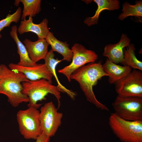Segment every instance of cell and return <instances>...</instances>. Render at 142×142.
I'll use <instances>...</instances> for the list:
<instances>
[{
	"mask_svg": "<svg viewBox=\"0 0 142 142\" xmlns=\"http://www.w3.org/2000/svg\"><path fill=\"white\" fill-rule=\"evenodd\" d=\"M104 76H108V75L104 71L100 61L80 67L72 73L70 79L78 83L88 101L99 109L109 111L105 105L97 99L93 91V88L98 81Z\"/></svg>",
	"mask_w": 142,
	"mask_h": 142,
	"instance_id": "cell-1",
	"label": "cell"
},
{
	"mask_svg": "<svg viewBox=\"0 0 142 142\" xmlns=\"http://www.w3.org/2000/svg\"><path fill=\"white\" fill-rule=\"evenodd\" d=\"M29 81L23 73L11 69L4 64L0 65V94L6 95L13 107L29 102L28 97L22 93V83Z\"/></svg>",
	"mask_w": 142,
	"mask_h": 142,
	"instance_id": "cell-2",
	"label": "cell"
},
{
	"mask_svg": "<svg viewBox=\"0 0 142 142\" xmlns=\"http://www.w3.org/2000/svg\"><path fill=\"white\" fill-rule=\"evenodd\" d=\"M23 87V94L27 95L29 99L27 104L28 107L38 109L42 104H38V101L45 100V97L49 93L53 94L58 102V109L60 106L61 91L59 89L44 78L23 82L22 83Z\"/></svg>",
	"mask_w": 142,
	"mask_h": 142,
	"instance_id": "cell-3",
	"label": "cell"
},
{
	"mask_svg": "<svg viewBox=\"0 0 142 142\" xmlns=\"http://www.w3.org/2000/svg\"><path fill=\"white\" fill-rule=\"evenodd\" d=\"M109 124L114 134L122 142H142V121L124 120L111 113Z\"/></svg>",
	"mask_w": 142,
	"mask_h": 142,
	"instance_id": "cell-4",
	"label": "cell"
},
{
	"mask_svg": "<svg viewBox=\"0 0 142 142\" xmlns=\"http://www.w3.org/2000/svg\"><path fill=\"white\" fill-rule=\"evenodd\" d=\"M112 105L114 113L120 118L130 121H142V97L118 95Z\"/></svg>",
	"mask_w": 142,
	"mask_h": 142,
	"instance_id": "cell-5",
	"label": "cell"
},
{
	"mask_svg": "<svg viewBox=\"0 0 142 142\" xmlns=\"http://www.w3.org/2000/svg\"><path fill=\"white\" fill-rule=\"evenodd\" d=\"M37 109L28 107L20 110L17 114V119L21 134L26 139L36 140L42 133Z\"/></svg>",
	"mask_w": 142,
	"mask_h": 142,
	"instance_id": "cell-6",
	"label": "cell"
},
{
	"mask_svg": "<svg viewBox=\"0 0 142 142\" xmlns=\"http://www.w3.org/2000/svg\"><path fill=\"white\" fill-rule=\"evenodd\" d=\"M71 49L73 53L71 62L58 70L59 73L65 76L69 82L71 81L70 76L75 70L87 63L95 62L98 59V55L94 51L87 49L82 44L75 43Z\"/></svg>",
	"mask_w": 142,
	"mask_h": 142,
	"instance_id": "cell-7",
	"label": "cell"
},
{
	"mask_svg": "<svg viewBox=\"0 0 142 142\" xmlns=\"http://www.w3.org/2000/svg\"><path fill=\"white\" fill-rule=\"evenodd\" d=\"M63 116L52 102L45 103L41 107L39 113L42 132L50 137L54 136L61 124Z\"/></svg>",
	"mask_w": 142,
	"mask_h": 142,
	"instance_id": "cell-8",
	"label": "cell"
},
{
	"mask_svg": "<svg viewBox=\"0 0 142 142\" xmlns=\"http://www.w3.org/2000/svg\"><path fill=\"white\" fill-rule=\"evenodd\" d=\"M115 85L118 95L142 97V71L133 69L128 75Z\"/></svg>",
	"mask_w": 142,
	"mask_h": 142,
	"instance_id": "cell-9",
	"label": "cell"
},
{
	"mask_svg": "<svg viewBox=\"0 0 142 142\" xmlns=\"http://www.w3.org/2000/svg\"><path fill=\"white\" fill-rule=\"evenodd\" d=\"M8 67L11 69L23 73L30 81L44 78L52 83L53 75L44 64L37 63L33 66L25 67L11 63L9 64Z\"/></svg>",
	"mask_w": 142,
	"mask_h": 142,
	"instance_id": "cell-10",
	"label": "cell"
},
{
	"mask_svg": "<svg viewBox=\"0 0 142 142\" xmlns=\"http://www.w3.org/2000/svg\"><path fill=\"white\" fill-rule=\"evenodd\" d=\"M131 40L126 34L123 33L119 42L115 44L106 45L103 55L107 57L110 61L117 64L123 63V50L130 43Z\"/></svg>",
	"mask_w": 142,
	"mask_h": 142,
	"instance_id": "cell-11",
	"label": "cell"
},
{
	"mask_svg": "<svg viewBox=\"0 0 142 142\" xmlns=\"http://www.w3.org/2000/svg\"><path fill=\"white\" fill-rule=\"evenodd\" d=\"M48 23V20L45 18L39 24H34L33 22L32 17L29 16L28 19H25L21 22L17 31L21 35L32 32L36 34L38 39H45L49 32Z\"/></svg>",
	"mask_w": 142,
	"mask_h": 142,
	"instance_id": "cell-12",
	"label": "cell"
},
{
	"mask_svg": "<svg viewBox=\"0 0 142 142\" xmlns=\"http://www.w3.org/2000/svg\"><path fill=\"white\" fill-rule=\"evenodd\" d=\"M31 60L36 63L42 59H44L47 55L49 45L45 39H39L32 42L27 39L23 41Z\"/></svg>",
	"mask_w": 142,
	"mask_h": 142,
	"instance_id": "cell-13",
	"label": "cell"
},
{
	"mask_svg": "<svg viewBox=\"0 0 142 142\" xmlns=\"http://www.w3.org/2000/svg\"><path fill=\"white\" fill-rule=\"evenodd\" d=\"M105 72L108 75V82L111 84H115L128 75L132 69L127 66L117 65L107 58L102 65Z\"/></svg>",
	"mask_w": 142,
	"mask_h": 142,
	"instance_id": "cell-14",
	"label": "cell"
},
{
	"mask_svg": "<svg viewBox=\"0 0 142 142\" xmlns=\"http://www.w3.org/2000/svg\"><path fill=\"white\" fill-rule=\"evenodd\" d=\"M91 1L95 2L98 8L93 16L87 17L84 20V23L88 26L98 23L100 14L102 11L105 10H117L120 7V2L118 0H94Z\"/></svg>",
	"mask_w": 142,
	"mask_h": 142,
	"instance_id": "cell-15",
	"label": "cell"
},
{
	"mask_svg": "<svg viewBox=\"0 0 142 142\" xmlns=\"http://www.w3.org/2000/svg\"><path fill=\"white\" fill-rule=\"evenodd\" d=\"M45 39L49 45H51V49L53 51L59 53L63 56L62 61H71L73 53L67 41L63 42L58 40L55 37L53 33L50 32Z\"/></svg>",
	"mask_w": 142,
	"mask_h": 142,
	"instance_id": "cell-16",
	"label": "cell"
},
{
	"mask_svg": "<svg viewBox=\"0 0 142 142\" xmlns=\"http://www.w3.org/2000/svg\"><path fill=\"white\" fill-rule=\"evenodd\" d=\"M55 56L54 52L50 49L48 52L44 59L45 60L44 64L50 70L55 78L58 84L57 87L61 92L67 93L72 99L73 100L76 96L75 93L67 89L64 86L60 83L58 78L56 72L55 68L58 64L62 61V60H59L57 58L55 59Z\"/></svg>",
	"mask_w": 142,
	"mask_h": 142,
	"instance_id": "cell-17",
	"label": "cell"
},
{
	"mask_svg": "<svg viewBox=\"0 0 142 142\" xmlns=\"http://www.w3.org/2000/svg\"><path fill=\"white\" fill-rule=\"evenodd\" d=\"M17 28L16 25L12 26L10 34L16 43L17 46V53L20 57L19 61L17 64L18 65L25 67L34 66L37 64L32 61L25 45L19 39L17 35Z\"/></svg>",
	"mask_w": 142,
	"mask_h": 142,
	"instance_id": "cell-18",
	"label": "cell"
},
{
	"mask_svg": "<svg viewBox=\"0 0 142 142\" xmlns=\"http://www.w3.org/2000/svg\"><path fill=\"white\" fill-rule=\"evenodd\" d=\"M23 5V9L21 17L22 21L27 16L32 17L35 16L41 10L40 0H17L14 4L15 6H18L20 2Z\"/></svg>",
	"mask_w": 142,
	"mask_h": 142,
	"instance_id": "cell-19",
	"label": "cell"
},
{
	"mask_svg": "<svg viewBox=\"0 0 142 142\" xmlns=\"http://www.w3.org/2000/svg\"><path fill=\"white\" fill-rule=\"evenodd\" d=\"M135 48L133 43H130L123 50V65L128 66L133 69L142 71V62L138 59L135 55Z\"/></svg>",
	"mask_w": 142,
	"mask_h": 142,
	"instance_id": "cell-20",
	"label": "cell"
},
{
	"mask_svg": "<svg viewBox=\"0 0 142 142\" xmlns=\"http://www.w3.org/2000/svg\"><path fill=\"white\" fill-rule=\"evenodd\" d=\"M122 13L118 16L119 19L123 21L129 16L137 17H142V1H136L135 4L131 5L127 2H125L122 4Z\"/></svg>",
	"mask_w": 142,
	"mask_h": 142,
	"instance_id": "cell-21",
	"label": "cell"
},
{
	"mask_svg": "<svg viewBox=\"0 0 142 142\" xmlns=\"http://www.w3.org/2000/svg\"><path fill=\"white\" fill-rule=\"evenodd\" d=\"M21 8L19 7L14 13H9L5 18L0 21V38L2 37L0 32L4 28L9 27L12 22L17 23L19 21L21 16Z\"/></svg>",
	"mask_w": 142,
	"mask_h": 142,
	"instance_id": "cell-22",
	"label": "cell"
},
{
	"mask_svg": "<svg viewBox=\"0 0 142 142\" xmlns=\"http://www.w3.org/2000/svg\"><path fill=\"white\" fill-rule=\"evenodd\" d=\"M50 137L46 135L44 133H42L36 140L35 142H49Z\"/></svg>",
	"mask_w": 142,
	"mask_h": 142,
	"instance_id": "cell-23",
	"label": "cell"
},
{
	"mask_svg": "<svg viewBox=\"0 0 142 142\" xmlns=\"http://www.w3.org/2000/svg\"></svg>",
	"mask_w": 142,
	"mask_h": 142,
	"instance_id": "cell-24",
	"label": "cell"
}]
</instances>
